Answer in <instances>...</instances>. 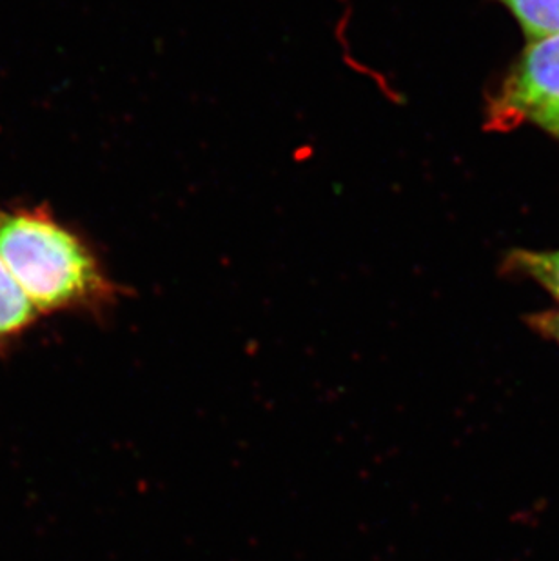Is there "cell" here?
<instances>
[{
  "mask_svg": "<svg viewBox=\"0 0 559 561\" xmlns=\"http://www.w3.org/2000/svg\"><path fill=\"white\" fill-rule=\"evenodd\" d=\"M0 260L37 312L102 311L118 286L46 207H0Z\"/></svg>",
  "mask_w": 559,
  "mask_h": 561,
  "instance_id": "1",
  "label": "cell"
},
{
  "mask_svg": "<svg viewBox=\"0 0 559 561\" xmlns=\"http://www.w3.org/2000/svg\"><path fill=\"white\" fill-rule=\"evenodd\" d=\"M527 322L536 333L559 345V308L531 314Z\"/></svg>",
  "mask_w": 559,
  "mask_h": 561,
  "instance_id": "6",
  "label": "cell"
},
{
  "mask_svg": "<svg viewBox=\"0 0 559 561\" xmlns=\"http://www.w3.org/2000/svg\"><path fill=\"white\" fill-rule=\"evenodd\" d=\"M506 270L527 276L559 300V250L512 251L505 260Z\"/></svg>",
  "mask_w": 559,
  "mask_h": 561,
  "instance_id": "5",
  "label": "cell"
},
{
  "mask_svg": "<svg viewBox=\"0 0 559 561\" xmlns=\"http://www.w3.org/2000/svg\"><path fill=\"white\" fill-rule=\"evenodd\" d=\"M37 317V309L33 308L30 298L24 295L0 260V340H8L26 331Z\"/></svg>",
  "mask_w": 559,
  "mask_h": 561,
  "instance_id": "3",
  "label": "cell"
},
{
  "mask_svg": "<svg viewBox=\"0 0 559 561\" xmlns=\"http://www.w3.org/2000/svg\"><path fill=\"white\" fill-rule=\"evenodd\" d=\"M528 123L559 140V33L528 41L489 104L492 129Z\"/></svg>",
  "mask_w": 559,
  "mask_h": 561,
  "instance_id": "2",
  "label": "cell"
},
{
  "mask_svg": "<svg viewBox=\"0 0 559 561\" xmlns=\"http://www.w3.org/2000/svg\"><path fill=\"white\" fill-rule=\"evenodd\" d=\"M511 11L528 41L559 33V0H497Z\"/></svg>",
  "mask_w": 559,
  "mask_h": 561,
  "instance_id": "4",
  "label": "cell"
}]
</instances>
